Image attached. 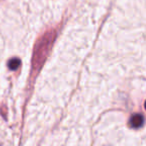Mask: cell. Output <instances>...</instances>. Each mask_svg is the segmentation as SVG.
<instances>
[{"label": "cell", "instance_id": "1", "mask_svg": "<svg viewBox=\"0 0 146 146\" xmlns=\"http://www.w3.org/2000/svg\"><path fill=\"white\" fill-rule=\"evenodd\" d=\"M54 39L55 32L54 31H50V32L45 33L44 36L37 42L34 49V54H33V70L38 71L39 68L41 67V65L44 63V60L47 57V55H48L49 50H50L51 45H52Z\"/></svg>", "mask_w": 146, "mask_h": 146}, {"label": "cell", "instance_id": "2", "mask_svg": "<svg viewBox=\"0 0 146 146\" xmlns=\"http://www.w3.org/2000/svg\"><path fill=\"white\" fill-rule=\"evenodd\" d=\"M144 124V117L141 114H134L129 120V125L132 128H140Z\"/></svg>", "mask_w": 146, "mask_h": 146}, {"label": "cell", "instance_id": "3", "mask_svg": "<svg viewBox=\"0 0 146 146\" xmlns=\"http://www.w3.org/2000/svg\"><path fill=\"white\" fill-rule=\"evenodd\" d=\"M7 64H8V67L10 70H16V69L20 66L21 61H20V59H18V58H12L8 61Z\"/></svg>", "mask_w": 146, "mask_h": 146}]
</instances>
